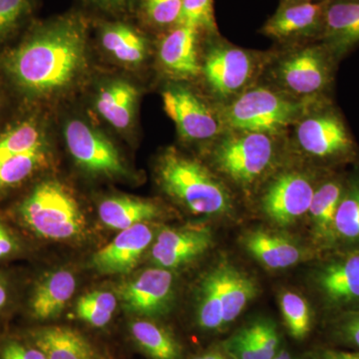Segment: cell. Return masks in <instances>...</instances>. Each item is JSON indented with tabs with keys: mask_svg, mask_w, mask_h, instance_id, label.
<instances>
[{
	"mask_svg": "<svg viewBox=\"0 0 359 359\" xmlns=\"http://www.w3.org/2000/svg\"><path fill=\"white\" fill-rule=\"evenodd\" d=\"M211 245V231L208 228H167L161 231L156 238L151 257L158 268L170 271L202 256Z\"/></svg>",
	"mask_w": 359,
	"mask_h": 359,
	"instance_id": "14",
	"label": "cell"
},
{
	"mask_svg": "<svg viewBox=\"0 0 359 359\" xmlns=\"http://www.w3.org/2000/svg\"><path fill=\"white\" fill-rule=\"evenodd\" d=\"M101 42L105 50L125 65H140L147 54L145 39L128 25L121 23L104 27Z\"/></svg>",
	"mask_w": 359,
	"mask_h": 359,
	"instance_id": "27",
	"label": "cell"
},
{
	"mask_svg": "<svg viewBox=\"0 0 359 359\" xmlns=\"http://www.w3.org/2000/svg\"><path fill=\"white\" fill-rule=\"evenodd\" d=\"M199 295L197 318L200 327L205 330L223 327L224 308L216 269L203 280Z\"/></svg>",
	"mask_w": 359,
	"mask_h": 359,
	"instance_id": "31",
	"label": "cell"
},
{
	"mask_svg": "<svg viewBox=\"0 0 359 359\" xmlns=\"http://www.w3.org/2000/svg\"><path fill=\"white\" fill-rule=\"evenodd\" d=\"M162 97L164 109L183 140L210 145L224 131L218 105L208 102L192 89L170 85Z\"/></svg>",
	"mask_w": 359,
	"mask_h": 359,
	"instance_id": "10",
	"label": "cell"
},
{
	"mask_svg": "<svg viewBox=\"0 0 359 359\" xmlns=\"http://www.w3.org/2000/svg\"><path fill=\"white\" fill-rule=\"evenodd\" d=\"M287 135L224 130L210 144L212 166L238 188H256L285 163L290 152Z\"/></svg>",
	"mask_w": 359,
	"mask_h": 359,
	"instance_id": "2",
	"label": "cell"
},
{
	"mask_svg": "<svg viewBox=\"0 0 359 359\" xmlns=\"http://www.w3.org/2000/svg\"><path fill=\"white\" fill-rule=\"evenodd\" d=\"M320 42L337 60L359 46V0H327Z\"/></svg>",
	"mask_w": 359,
	"mask_h": 359,
	"instance_id": "18",
	"label": "cell"
},
{
	"mask_svg": "<svg viewBox=\"0 0 359 359\" xmlns=\"http://www.w3.org/2000/svg\"><path fill=\"white\" fill-rule=\"evenodd\" d=\"M157 176L164 192L193 214L219 216L233 209V196L223 180L174 149L161 156Z\"/></svg>",
	"mask_w": 359,
	"mask_h": 359,
	"instance_id": "5",
	"label": "cell"
},
{
	"mask_svg": "<svg viewBox=\"0 0 359 359\" xmlns=\"http://www.w3.org/2000/svg\"><path fill=\"white\" fill-rule=\"evenodd\" d=\"M183 0H141L144 15L156 27H174L178 25Z\"/></svg>",
	"mask_w": 359,
	"mask_h": 359,
	"instance_id": "36",
	"label": "cell"
},
{
	"mask_svg": "<svg viewBox=\"0 0 359 359\" xmlns=\"http://www.w3.org/2000/svg\"><path fill=\"white\" fill-rule=\"evenodd\" d=\"M320 359H359V353H347V351H325L321 354Z\"/></svg>",
	"mask_w": 359,
	"mask_h": 359,
	"instance_id": "42",
	"label": "cell"
},
{
	"mask_svg": "<svg viewBox=\"0 0 359 359\" xmlns=\"http://www.w3.org/2000/svg\"><path fill=\"white\" fill-rule=\"evenodd\" d=\"M224 308V325L233 323L257 295V285L252 278L223 264L216 269Z\"/></svg>",
	"mask_w": 359,
	"mask_h": 359,
	"instance_id": "25",
	"label": "cell"
},
{
	"mask_svg": "<svg viewBox=\"0 0 359 359\" xmlns=\"http://www.w3.org/2000/svg\"><path fill=\"white\" fill-rule=\"evenodd\" d=\"M244 247L257 262L271 269H282L294 266L301 261L302 250L287 238L266 231L247 233Z\"/></svg>",
	"mask_w": 359,
	"mask_h": 359,
	"instance_id": "21",
	"label": "cell"
},
{
	"mask_svg": "<svg viewBox=\"0 0 359 359\" xmlns=\"http://www.w3.org/2000/svg\"><path fill=\"white\" fill-rule=\"evenodd\" d=\"M174 278L169 269H148L119 289L123 306L130 313L144 316H160L173 297Z\"/></svg>",
	"mask_w": 359,
	"mask_h": 359,
	"instance_id": "13",
	"label": "cell"
},
{
	"mask_svg": "<svg viewBox=\"0 0 359 359\" xmlns=\"http://www.w3.org/2000/svg\"><path fill=\"white\" fill-rule=\"evenodd\" d=\"M210 42L202 60L201 75L218 106L230 103L261 80L268 52L243 48L216 34L207 35Z\"/></svg>",
	"mask_w": 359,
	"mask_h": 359,
	"instance_id": "7",
	"label": "cell"
},
{
	"mask_svg": "<svg viewBox=\"0 0 359 359\" xmlns=\"http://www.w3.org/2000/svg\"><path fill=\"white\" fill-rule=\"evenodd\" d=\"M20 224L36 237L51 241L79 238L86 219L75 198L55 181L39 184L18 209Z\"/></svg>",
	"mask_w": 359,
	"mask_h": 359,
	"instance_id": "8",
	"label": "cell"
},
{
	"mask_svg": "<svg viewBox=\"0 0 359 359\" xmlns=\"http://www.w3.org/2000/svg\"><path fill=\"white\" fill-rule=\"evenodd\" d=\"M290 151L320 164L353 162L359 149L348 125L332 99L314 106L287 135Z\"/></svg>",
	"mask_w": 359,
	"mask_h": 359,
	"instance_id": "6",
	"label": "cell"
},
{
	"mask_svg": "<svg viewBox=\"0 0 359 359\" xmlns=\"http://www.w3.org/2000/svg\"><path fill=\"white\" fill-rule=\"evenodd\" d=\"M132 337L144 353L152 359H181V347L165 328L147 320L133 321Z\"/></svg>",
	"mask_w": 359,
	"mask_h": 359,
	"instance_id": "28",
	"label": "cell"
},
{
	"mask_svg": "<svg viewBox=\"0 0 359 359\" xmlns=\"http://www.w3.org/2000/svg\"><path fill=\"white\" fill-rule=\"evenodd\" d=\"M346 181L339 177L321 180L314 192L308 214L316 236L325 243L335 241L334 219Z\"/></svg>",
	"mask_w": 359,
	"mask_h": 359,
	"instance_id": "22",
	"label": "cell"
},
{
	"mask_svg": "<svg viewBox=\"0 0 359 359\" xmlns=\"http://www.w3.org/2000/svg\"><path fill=\"white\" fill-rule=\"evenodd\" d=\"M201 33L195 28L176 25L164 35L158 48L161 67L176 79L190 80L199 77L202 60L198 51Z\"/></svg>",
	"mask_w": 359,
	"mask_h": 359,
	"instance_id": "16",
	"label": "cell"
},
{
	"mask_svg": "<svg viewBox=\"0 0 359 359\" xmlns=\"http://www.w3.org/2000/svg\"><path fill=\"white\" fill-rule=\"evenodd\" d=\"M280 168L266 180L261 205L271 222L287 226L308 214L314 192L323 179L318 180L316 173L308 170Z\"/></svg>",
	"mask_w": 359,
	"mask_h": 359,
	"instance_id": "9",
	"label": "cell"
},
{
	"mask_svg": "<svg viewBox=\"0 0 359 359\" xmlns=\"http://www.w3.org/2000/svg\"><path fill=\"white\" fill-rule=\"evenodd\" d=\"M280 311L290 334L297 339L309 334L311 313L308 302L297 292H285L280 297Z\"/></svg>",
	"mask_w": 359,
	"mask_h": 359,
	"instance_id": "34",
	"label": "cell"
},
{
	"mask_svg": "<svg viewBox=\"0 0 359 359\" xmlns=\"http://www.w3.org/2000/svg\"><path fill=\"white\" fill-rule=\"evenodd\" d=\"M80 20L65 18L39 28L9 53L6 69L27 93L41 95L62 89L76 77L85 56Z\"/></svg>",
	"mask_w": 359,
	"mask_h": 359,
	"instance_id": "1",
	"label": "cell"
},
{
	"mask_svg": "<svg viewBox=\"0 0 359 359\" xmlns=\"http://www.w3.org/2000/svg\"><path fill=\"white\" fill-rule=\"evenodd\" d=\"M93 4H97L105 9H121L128 4L129 0H91Z\"/></svg>",
	"mask_w": 359,
	"mask_h": 359,
	"instance_id": "43",
	"label": "cell"
},
{
	"mask_svg": "<svg viewBox=\"0 0 359 359\" xmlns=\"http://www.w3.org/2000/svg\"><path fill=\"white\" fill-rule=\"evenodd\" d=\"M116 306L114 294L106 290H93L78 299L75 313L78 318L92 327H103L112 320Z\"/></svg>",
	"mask_w": 359,
	"mask_h": 359,
	"instance_id": "32",
	"label": "cell"
},
{
	"mask_svg": "<svg viewBox=\"0 0 359 359\" xmlns=\"http://www.w3.org/2000/svg\"><path fill=\"white\" fill-rule=\"evenodd\" d=\"M154 233L145 223L135 224L118 233L112 242L94 254L92 264L103 275L129 273L152 243Z\"/></svg>",
	"mask_w": 359,
	"mask_h": 359,
	"instance_id": "15",
	"label": "cell"
},
{
	"mask_svg": "<svg viewBox=\"0 0 359 359\" xmlns=\"http://www.w3.org/2000/svg\"><path fill=\"white\" fill-rule=\"evenodd\" d=\"M32 7V0H0V41L20 27Z\"/></svg>",
	"mask_w": 359,
	"mask_h": 359,
	"instance_id": "37",
	"label": "cell"
},
{
	"mask_svg": "<svg viewBox=\"0 0 359 359\" xmlns=\"http://www.w3.org/2000/svg\"><path fill=\"white\" fill-rule=\"evenodd\" d=\"M11 302V289L8 280L0 273V311H4Z\"/></svg>",
	"mask_w": 359,
	"mask_h": 359,
	"instance_id": "41",
	"label": "cell"
},
{
	"mask_svg": "<svg viewBox=\"0 0 359 359\" xmlns=\"http://www.w3.org/2000/svg\"><path fill=\"white\" fill-rule=\"evenodd\" d=\"M195 359H226L223 354L219 353H209L198 356Z\"/></svg>",
	"mask_w": 359,
	"mask_h": 359,
	"instance_id": "45",
	"label": "cell"
},
{
	"mask_svg": "<svg viewBox=\"0 0 359 359\" xmlns=\"http://www.w3.org/2000/svg\"><path fill=\"white\" fill-rule=\"evenodd\" d=\"M46 162L45 146L0 161V193L25 183Z\"/></svg>",
	"mask_w": 359,
	"mask_h": 359,
	"instance_id": "30",
	"label": "cell"
},
{
	"mask_svg": "<svg viewBox=\"0 0 359 359\" xmlns=\"http://www.w3.org/2000/svg\"><path fill=\"white\" fill-rule=\"evenodd\" d=\"M321 295L332 308L359 306V250L332 259L316 276Z\"/></svg>",
	"mask_w": 359,
	"mask_h": 359,
	"instance_id": "17",
	"label": "cell"
},
{
	"mask_svg": "<svg viewBox=\"0 0 359 359\" xmlns=\"http://www.w3.org/2000/svg\"><path fill=\"white\" fill-rule=\"evenodd\" d=\"M328 99L297 98L259 80L218 107L224 130L287 135L302 116Z\"/></svg>",
	"mask_w": 359,
	"mask_h": 359,
	"instance_id": "4",
	"label": "cell"
},
{
	"mask_svg": "<svg viewBox=\"0 0 359 359\" xmlns=\"http://www.w3.org/2000/svg\"><path fill=\"white\" fill-rule=\"evenodd\" d=\"M280 1H290V0H280Z\"/></svg>",
	"mask_w": 359,
	"mask_h": 359,
	"instance_id": "46",
	"label": "cell"
},
{
	"mask_svg": "<svg viewBox=\"0 0 359 359\" xmlns=\"http://www.w3.org/2000/svg\"><path fill=\"white\" fill-rule=\"evenodd\" d=\"M224 348L233 359H273L280 351V335L275 323L263 318L235 332Z\"/></svg>",
	"mask_w": 359,
	"mask_h": 359,
	"instance_id": "20",
	"label": "cell"
},
{
	"mask_svg": "<svg viewBox=\"0 0 359 359\" xmlns=\"http://www.w3.org/2000/svg\"><path fill=\"white\" fill-rule=\"evenodd\" d=\"M0 359H47L45 354L35 346L11 339L0 346Z\"/></svg>",
	"mask_w": 359,
	"mask_h": 359,
	"instance_id": "38",
	"label": "cell"
},
{
	"mask_svg": "<svg viewBox=\"0 0 359 359\" xmlns=\"http://www.w3.org/2000/svg\"><path fill=\"white\" fill-rule=\"evenodd\" d=\"M76 289V278L67 269L52 271L37 283L30 297V314L37 320H48L57 316Z\"/></svg>",
	"mask_w": 359,
	"mask_h": 359,
	"instance_id": "19",
	"label": "cell"
},
{
	"mask_svg": "<svg viewBox=\"0 0 359 359\" xmlns=\"http://www.w3.org/2000/svg\"><path fill=\"white\" fill-rule=\"evenodd\" d=\"M33 344L47 359H94L93 348L81 334L65 327L39 328L32 334Z\"/></svg>",
	"mask_w": 359,
	"mask_h": 359,
	"instance_id": "23",
	"label": "cell"
},
{
	"mask_svg": "<svg viewBox=\"0 0 359 359\" xmlns=\"http://www.w3.org/2000/svg\"><path fill=\"white\" fill-rule=\"evenodd\" d=\"M138 91L127 82L116 81L100 90L96 109L116 129H127L133 119Z\"/></svg>",
	"mask_w": 359,
	"mask_h": 359,
	"instance_id": "26",
	"label": "cell"
},
{
	"mask_svg": "<svg viewBox=\"0 0 359 359\" xmlns=\"http://www.w3.org/2000/svg\"><path fill=\"white\" fill-rule=\"evenodd\" d=\"M195 28L205 35L219 33L214 13V0H183L178 25Z\"/></svg>",
	"mask_w": 359,
	"mask_h": 359,
	"instance_id": "35",
	"label": "cell"
},
{
	"mask_svg": "<svg viewBox=\"0 0 359 359\" xmlns=\"http://www.w3.org/2000/svg\"><path fill=\"white\" fill-rule=\"evenodd\" d=\"M273 359H299V358H294V356L292 355V354L290 353L289 351H287V349H280V351H278V353L276 354L275 358H273Z\"/></svg>",
	"mask_w": 359,
	"mask_h": 359,
	"instance_id": "44",
	"label": "cell"
},
{
	"mask_svg": "<svg viewBox=\"0 0 359 359\" xmlns=\"http://www.w3.org/2000/svg\"><path fill=\"white\" fill-rule=\"evenodd\" d=\"M65 141L73 159L89 173L106 177L126 176L121 156L110 141L80 120L66 125Z\"/></svg>",
	"mask_w": 359,
	"mask_h": 359,
	"instance_id": "12",
	"label": "cell"
},
{
	"mask_svg": "<svg viewBox=\"0 0 359 359\" xmlns=\"http://www.w3.org/2000/svg\"><path fill=\"white\" fill-rule=\"evenodd\" d=\"M45 146L36 123L21 122L0 136V161Z\"/></svg>",
	"mask_w": 359,
	"mask_h": 359,
	"instance_id": "33",
	"label": "cell"
},
{
	"mask_svg": "<svg viewBox=\"0 0 359 359\" xmlns=\"http://www.w3.org/2000/svg\"><path fill=\"white\" fill-rule=\"evenodd\" d=\"M335 241L359 245V175L346 181L334 219Z\"/></svg>",
	"mask_w": 359,
	"mask_h": 359,
	"instance_id": "29",
	"label": "cell"
},
{
	"mask_svg": "<svg viewBox=\"0 0 359 359\" xmlns=\"http://www.w3.org/2000/svg\"><path fill=\"white\" fill-rule=\"evenodd\" d=\"M337 332L342 341L359 349V309L340 318Z\"/></svg>",
	"mask_w": 359,
	"mask_h": 359,
	"instance_id": "39",
	"label": "cell"
},
{
	"mask_svg": "<svg viewBox=\"0 0 359 359\" xmlns=\"http://www.w3.org/2000/svg\"><path fill=\"white\" fill-rule=\"evenodd\" d=\"M99 218L108 228L123 231L135 224L158 218L160 209L151 201L138 198L114 197L99 205Z\"/></svg>",
	"mask_w": 359,
	"mask_h": 359,
	"instance_id": "24",
	"label": "cell"
},
{
	"mask_svg": "<svg viewBox=\"0 0 359 359\" xmlns=\"http://www.w3.org/2000/svg\"><path fill=\"white\" fill-rule=\"evenodd\" d=\"M278 47L269 51L261 81L299 99L332 98L339 61L323 42Z\"/></svg>",
	"mask_w": 359,
	"mask_h": 359,
	"instance_id": "3",
	"label": "cell"
},
{
	"mask_svg": "<svg viewBox=\"0 0 359 359\" xmlns=\"http://www.w3.org/2000/svg\"><path fill=\"white\" fill-rule=\"evenodd\" d=\"M327 4V0L280 1L261 32L278 46L320 41Z\"/></svg>",
	"mask_w": 359,
	"mask_h": 359,
	"instance_id": "11",
	"label": "cell"
},
{
	"mask_svg": "<svg viewBox=\"0 0 359 359\" xmlns=\"http://www.w3.org/2000/svg\"><path fill=\"white\" fill-rule=\"evenodd\" d=\"M21 250L20 238L0 219V262L18 256Z\"/></svg>",
	"mask_w": 359,
	"mask_h": 359,
	"instance_id": "40",
	"label": "cell"
}]
</instances>
